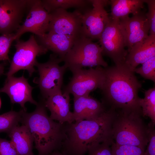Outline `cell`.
Returning a JSON list of instances; mask_svg holds the SVG:
<instances>
[{"label": "cell", "instance_id": "cell-14", "mask_svg": "<svg viewBox=\"0 0 155 155\" xmlns=\"http://www.w3.org/2000/svg\"><path fill=\"white\" fill-rule=\"evenodd\" d=\"M146 13L141 11L131 17L129 16L119 20V26L128 53L133 45L149 36L150 26Z\"/></svg>", "mask_w": 155, "mask_h": 155}, {"label": "cell", "instance_id": "cell-16", "mask_svg": "<svg viewBox=\"0 0 155 155\" xmlns=\"http://www.w3.org/2000/svg\"><path fill=\"white\" fill-rule=\"evenodd\" d=\"M70 94L61 91L43 99L46 108L51 112L50 118L61 123L71 124L74 120L70 111Z\"/></svg>", "mask_w": 155, "mask_h": 155}, {"label": "cell", "instance_id": "cell-17", "mask_svg": "<svg viewBox=\"0 0 155 155\" xmlns=\"http://www.w3.org/2000/svg\"><path fill=\"white\" fill-rule=\"evenodd\" d=\"M36 36V40L39 44L48 51L53 52V54L62 59L63 61L66 55L79 37L49 32Z\"/></svg>", "mask_w": 155, "mask_h": 155}, {"label": "cell", "instance_id": "cell-27", "mask_svg": "<svg viewBox=\"0 0 155 155\" xmlns=\"http://www.w3.org/2000/svg\"><path fill=\"white\" fill-rule=\"evenodd\" d=\"M15 35L14 33L0 35V61L10 62L8 53L12 42L15 40Z\"/></svg>", "mask_w": 155, "mask_h": 155}, {"label": "cell", "instance_id": "cell-6", "mask_svg": "<svg viewBox=\"0 0 155 155\" xmlns=\"http://www.w3.org/2000/svg\"><path fill=\"white\" fill-rule=\"evenodd\" d=\"M63 60L54 54L50 55L46 62L41 63L38 61L36 66L39 76L35 78L33 82L37 84L43 99H45L51 95L61 90L64 74L67 67L65 64L60 66Z\"/></svg>", "mask_w": 155, "mask_h": 155}, {"label": "cell", "instance_id": "cell-12", "mask_svg": "<svg viewBox=\"0 0 155 155\" xmlns=\"http://www.w3.org/2000/svg\"><path fill=\"white\" fill-rule=\"evenodd\" d=\"M30 0H0V34L13 33L21 26Z\"/></svg>", "mask_w": 155, "mask_h": 155}, {"label": "cell", "instance_id": "cell-3", "mask_svg": "<svg viewBox=\"0 0 155 155\" xmlns=\"http://www.w3.org/2000/svg\"><path fill=\"white\" fill-rule=\"evenodd\" d=\"M36 106L30 113L22 109L21 122L32 136L38 155H49L60 150L66 137L65 124L55 122L48 116L43 99Z\"/></svg>", "mask_w": 155, "mask_h": 155}, {"label": "cell", "instance_id": "cell-21", "mask_svg": "<svg viewBox=\"0 0 155 155\" xmlns=\"http://www.w3.org/2000/svg\"><path fill=\"white\" fill-rule=\"evenodd\" d=\"M145 0H111V18L119 20L139 13L144 7Z\"/></svg>", "mask_w": 155, "mask_h": 155}, {"label": "cell", "instance_id": "cell-19", "mask_svg": "<svg viewBox=\"0 0 155 155\" xmlns=\"http://www.w3.org/2000/svg\"><path fill=\"white\" fill-rule=\"evenodd\" d=\"M73 113L75 121L94 119L106 109L102 102L89 96L73 98Z\"/></svg>", "mask_w": 155, "mask_h": 155}, {"label": "cell", "instance_id": "cell-31", "mask_svg": "<svg viewBox=\"0 0 155 155\" xmlns=\"http://www.w3.org/2000/svg\"><path fill=\"white\" fill-rule=\"evenodd\" d=\"M0 155H19L10 141L0 137Z\"/></svg>", "mask_w": 155, "mask_h": 155}, {"label": "cell", "instance_id": "cell-34", "mask_svg": "<svg viewBox=\"0 0 155 155\" xmlns=\"http://www.w3.org/2000/svg\"><path fill=\"white\" fill-rule=\"evenodd\" d=\"M1 100L0 98V108L1 107Z\"/></svg>", "mask_w": 155, "mask_h": 155}, {"label": "cell", "instance_id": "cell-10", "mask_svg": "<svg viewBox=\"0 0 155 155\" xmlns=\"http://www.w3.org/2000/svg\"><path fill=\"white\" fill-rule=\"evenodd\" d=\"M93 7L83 13L81 34L92 40L99 39L110 18L104 7L110 3L105 0H90Z\"/></svg>", "mask_w": 155, "mask_h": 155}, {"label": "cell", "instance_id": "cell-24", "mask_svg": "<svg viewBox=\"0 0 155 155\" xmlns=\"http://www.w3.org/2000/svg\"><path fill=\"white\" fill-rule=\"evenodd\" d=\"M22 109L16 112L11 110L0 115V133L7 134L21 122Z\"/></svg>", "mask_w": 155, "mask_h": 155}, {"label": "cell", "instance_id": "cell-4", "mask_svg": "<svg viewBox=\"0 0 155 155\" xmlns=\"http://www.w3.org/2000/svg\"><path fill=\"white\" fill-rule=\"evenodd\" d=\"M113 121L111 137L119 145H131L145 150L148 143L147 125L141 114L135 112L120 111Z\"/></svg>", "mask_w": 155, "mask_h": 155}, {"label": "cell", "instance_id": "cell-2", "mask_svg": "<svg viewBox=\"0 0 155 155\" xmlns=\"http://www.w3.org/2000/svg\"><path fill=\"white\" fill-rule=\"evenodd\" d=\"M104 69V78L100 89L102 103L116 110L142 115L138 95L142 85L134 72L125 63Z\"/></svg>", "mask_w": 155, "mask_h": 155}, {"label": "cell", "instance_id": "cell-8", "mask_svg": "<svg viewBox=\"0 0 155 155\" xmlns=\"http://www.w3.org/2000/svg\"><path fill=\"white\" fill-rule=\"evenodd\" d=\"M72 76L63 92L72 94L73 98L88 96L97 88L101 89L104 78V67H96L88 69H81L71 71Z\"/></svg>", "mask_w": 155, "mask_h": 155}, {"label": "cell", "instance_id": "cell-7", "mask_svg": "<svg viewBox=\"0 0 155 155\" xmlns=\"http://www.w3.org/2000/svg\"><path fill=\"white\" fill-rule=\"evenodd\" d=\"M16 40V51L6 74L7 78L22 69L27 70L31 76L36 71V57L46 54L48 50L38 43L34 34L31 35L26 41L19 39Z\"/></svg>", "mask_w": 155, "mask_h": 155}, {"label": "cell", "instance_id": "cell-20", "mask_svg": "<svg viewBox=\"0 0 155 155\" xmlns=\"http://www.w3.org/2000/svg\"><path fill=\"white\" fill-rule=\"evenodd\" d=\"M8 134L19 155H33L32 149L34 139L25 125H18Z\"/></svg>", "mask_w": 155, "mask_h": 155}, {"label": "cell", "instance_id": "cell-25", "mask_svg": "<svg viewBox=\"0 0 155 155\" xmlns=\"http://www.w3.org/2000/svg\"><path fill=\"white\" fill-rule=\"evenodd\" d=\"M112 155H144L145 150L131 145H119L112 140L111 146Z\"/></svg>", "mask_w": 155, "mask_h": 155}, {"label": "cell", "instance_id": "cell-13", "mask_svg": "<svg viewBox=\"0 0 155 155\" xmlns=\"http://www.w3.org/2000/svg\"><path fill=\"white\" fill-rule=\"evenodd\" d=\"M50 14L48 32L77 37L82 35L83 13L80 10L70 12L58 9Z\"/></svg>", "mask_w": 155, "mask_h": 155}, {"label": "cell", "instance_id": "cell-18", "mask_svg": "<svg viewBox=\"0 0 155 155\" xmlns=\"http://www.w3.org/2000/svg\"><path fill=\"white\" fill-rule=\"evenodd\" d=\"M155 56V36L150 34L132 46L126 56L125 63L134 72L138 65Z\"/></svg>", "mask_w": 155, "mask_h": 155}, {"label": "cell", "instance_id": "cell-9", "mask_svg": "<svg viewBox=\"0 0 155 155\" xmlns=\"http://www.w3.org/2000/svg\"><path fill=\"white\" fill-rule=\"evenodd\" d=\"M119 20L110 17L99 39L102 55L110 57L117 65L125 63L128 54L119 26Z\"/></svg>", "mask_w": 155, "mask_h": 155}, {"label": "cell", "instance_id": "cell-1", "mask_svg": "<svg viewBox=\"0 0 155 155\" xmlns=\"http://www.w3.org/2000/svg\"><path fill=\"white\" fill-rule=\"evenodd\" d=\"M117 113L109 108L94 119L66 123V137L60 152L64 155H85L91 147L111 139L112 124Z\"/></svg>", "mask_w": 155, "mask_h": 155}, {"label": "cell", "instance_id": "cell-32", "mask_svg": "<svg viewBox=\"0 0 155 155\" xmlns=\"http://www.w3.org/2000/svg\"><path fill=\"white\" fill-rule=\"evenodd\" d=\"M4 65L3 63H0V77L4 73Z\"/></svg>", "mask_w": 155, "mask_h": 155}, {"label": "cell", "instance_id": "cell-33", "mask_svg": "<svg viewBox=\"0 0 155 155\" xmlns=\"http://www.w3.org/2000/svg\"><path fill=\"white\" fill-rule=\"evenodd\" d=\"M49 155H64L59 150H56L55 151L50 154Z\"/></svg>", "mask_w": 155, "mask_h": 155}, {"label": "cell", "instance_id": "cell-30", "mask_svg": "<svg viewBox=\"0 0 155 155\" xmlns=\"http://www.w3.org/2000/svg\"><path fill=\"white\" fill-rule=\"evenodd\" d=\"M148 7V11L146 15L148 20L150 35L155 36V0H145Z\"/></svg>", "mask_w": 155, "mask_h": 155}, {"label": "cell", "instance_id": "cell-23", "mask_svg": "<svg viewBox=\"0 0 155 155\" xmlns=\"http://www.w3.org/2000/svg\"><path fill=\"white\" fill-rule=\"evenodd\" d=\"M140 106L142 115L147 116L155 124V88L154 87L145 91L144 97L140 98Z\"/></svg>", "mask_w": 155, "mask_h": 155}, {"label": "cell", "instance_id": "cell-22", "mask_svg": "<svg viewBox=\"0 0 155 155\" xmlns=\"http://www.w3.org/2000/svg\"><path fill=\"white\" fill-rule=\"evenodd\" d=\"M41 2L44 8L49 13L58 9L66 10L71 8H75L83 13L91 8L90 5L92 4L90 0H43Z\"/></svg>", "mask_w": 155, "mask_h": 155}, {"label": "cell", "instance_id": "cell-29", "mask_svg": "<svg viewBox=\"0 0 155 155\" xmlns=\"http://www.w3.org/2000/svg\"><path fill=\"white\" fill-rule=\"evenodd\" d=\"M155 124L150 121L147 125L148 143L144 155H155Z\"/></svg>", "mask_w": 155, "mask_h": 155}, {"label": "cell", "instance_id": "cell-11", "mask_svg": "<svg viewBox=\"0 0 155 155\" xmlns=\"http://www.w3.org/2000/svg\"><path fill=\"white\" fill-rule=\"evenodd\" d=\"M27 13L24 22L15 33V40L26 32L40 36L48 31L50 14L44 8L41 0H30Z\"/></svg>", "mask_w": 155, "mask_h": 155}, {"label": "cell", "instance_id": "cell-26", "mask_svg": "<svg viewBox=\"0 0 155 155\" xmlns=\"http://www.w3.org/2000/svg\"><path fill=\"white\" fill-rule=\"evenodd\" d=\"M144 78L155 82V56L148 60L142 64L140 67L136 68L134 71Z\"/></svg>", "mask_w": 155, "mask_h": 155}, {"label": "cell", "instance_id": "cell-28", "mask_svg": "<svg viewBox=\"0 0 155 155\" xmlns=\"http://www.w3.org/2000/svg\"><path fill=\"white\" fill-rule=\"evenodd\" d=\"M111 139L91 147L87 155H112L111 146Z\"/></svg>", "mask_w": 155, "mask_h": 155}, {"label": "cell", "instance_id": "cell-5", "mask_svg": "<svg viewBox=\"0 0 155 155\" xmlns=\"http://www.w3.org/2000/svg\"><path fill=\"white\" fill-rule=\"evenodd\" d=\"M102 51L99 45L81 35L76 40L63 61L70 71L86 67L105 68L108 64L102 57Z\"/></svg>", "mask_w": 155, "mask_h": 155}, {"label": "cell", "instance_id": "cell-15", "mask_svg": "<svg viewBox=\"0 0 155 155\" xmlns=\"http://www.w3.org/2000/svg\"><path fill=\"white\" fill-rule=\"evenodd\" d=\"M34 88L29 84L28 79L23 75L19 77L13 75L7 78L0 92L6 94L12 104H19L22 109L26 111L25 104L27 102L37 105L38 103L33 98L32 92Z\"/></svg>", "mask_w": 155, "mask_h": 155}]
</instances>
